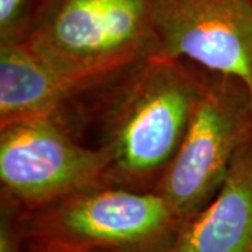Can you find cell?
I'll list each match as a JSON object with an SVG mask.
<instances>
[{
  "label": "cell",
  "mask_w": 252,
  "mask_h": 252,
  "mask_svg": "<svg viewBox=\"0 0 252 252\" xmlns=\"http://www.w3.org/2000/svg\"><path fill=\"white\" fill-rule=\"evenodd\" d=\"M252 142V89L241 79L207 72L187 132L156 192L182 221L221 187L241 149Z\"/></svg>",
  "instance_id": "3957f363"
},
{
  "label": "cell",
  "mask_w": 252,
  "mask_h": 252,
  "mask_svg": "<svg viewBox=\"0 0 252 252\" xmlns=\"http://www.w3.org/2000/svg\"><path fill=\"white\" fill-rule=\"evenodd\" d=\"M49 0H0V45L24 44Z\"/></svg>",
  "instance_id": "9c48e42d"
},
{
  "label": "cell",
  "mask_w": 252,
  "mask_h": 252,
  "mask_svg": "<svg viewBox=\"0 0 252 252\" xmlns=\"http://www.w3.org/2000/svg\"><path fill=\"white\" fill-rule=\"evenodd\" d=\"M38 240L91 251L171 248L182 220L161 193L102 184L24 212Z\"/></svg>",
  "instance_id": "277c9868"
},
{
  "label": "cell",
  "mask_w": 252,
  "mask_h": 252,
  "mask_svg": "<svg viewBox=\"0 0 252 252\" xmlns=\"http://www.w3.org/2000/svg\"><path fill=\"white\" fill-rule=\"evenodd\" d=\"M16 206L1 199V224H0V252H18L17 228L13 224V212Z\"/></svg>",
  "instance_id": "30bf717a"
},
{
  "label": "cell",
  "mask_w": 252,
  "mask_h": 252,
  "mask_svg": "<svg viewBox=\"0 0 252 252\" xmlns=\"http://www.w3.org/2000/svg\"><path fill=\"white\" fill-rule=\"evenodd\" d=\"M108 154L44 119L0 126L1 199L35 210L81 189L107 184Z\"/></svg>",
  "instance_id": "5b68a950"
},
{
  "label": "cell",
  "mask_w": 252,
  "mask_h": 252,
  "mask_svg": "<svg viewBox=\"0 0 252 252\" xmlns=\"http://www.w3.org/2000/svg\"><path fill=\"white\" fill-rule=\"evenodd\" d=\"M132 66L72 77L49 67L26 44L0 45V126L44 119L91 146L90 136L95 137L118 83Z\"/></svg>",
  "instance_id": "8992f818"
},
{
  "label": "cell",
  "mask_w": 252,
  "mask_h": 252,
  "mask_svg": "<svg viewBox=\"0 0 252 252\" xmlns=\"http://www.w3.org/2000/svg\"><path fill=\"white\" fill-rule=\"evenodd\" d=\"M32 252H98L74 247L69 244L58 243V241H49V240H38L34 245Z\"/></svg>",
  "instance_id": "8fae6325"
},
{
  "label": "cell",
  "mask_w": 252,
  "mask_h": 252,
  "mask_svg": "<svg viewBox=\"0 0 252 252\" xmlns=\"http://www.w3.org/2000/svg\"><path fill=\"white\" fill-rule=\"evenodd\" d=\"M157 56L238 77L252 89V0H153Z\"/></svg>",
  "instance_id": "52a82bcc"
},
{
  "label": "cell",
  "mask_w": 252,
  "mask_h": 252,
  "mask_svg": "<svg viewBox=\"0 0 252 252\" xmlns=\"http://www.w3.org/2000/svg\"><path fill=\"white\" fill-rule=\"evenodd\" d=\"M24 44L66 76L117 72L157 55L153 0H49Z\"/></svg>",
  "instance_id": "7a4b0ae2"
},
{
  "label": "cell",
  "mask_w": 252,
  "mask_h": 252,
  "mask_svg": "<svg viewBox=\"0 0 252 252\" xmlns=\"http://www.w3.org/2000/svg\"><path fill=\"white\" fill-rule=\"evenodd\" d=\"M207 70L184 59L149 56L118 84L95 136L108 154L105 182L156 190L187 132Z\"/></svg>",
  "instance_id": "6da1fadb"
},
{
  "label": "cell",
  "mask_w": 252,
  "mask_h": 252,
  "mask_svg": "<svg viewBox=\"0 0 252 252\" xmlns=\"http://www.w3.org/2000/svg\"><path fill=\"white\" fill-rule=\"evenodd\" d=\"M168 252H252V142L217 193L181 225Z\"/></svg>",
  "instance_id": "ba28073f"
}]
</instances>
